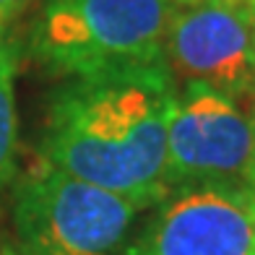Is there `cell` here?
Returning a JSON list of instances; mask_svg holds the SVG:
<instances>
[{
	"mask_svg": "<svg viewBox=\"0 0 255 255\" xmlns=\"http://www.w3.org/2000/svg\"><path fill=\"white\" fill-rule=\"evenodd\" d=\"M175 97L167 65L68 76L50 94L39 159L138 208L164 203Z\"/></svg>",
	"mask_w": 255,
	"mask_h": 255,
	"instance_id": "1",
	"label": "cell"
},
{
	"mask_svg": "<svg viewBox=\"0 0 255 255\" xmlns=\"http://www.w3.org/2000/svg\"><path fill=\"white\" fill-rule=\"evenodd\" d=\"M175 0H44L29 31L34 60L57 76L167 65Z\"/></svg>",
	"mask_w": 255,
	"mask_h": 255,
	"instance_id": "2",
	"label": "cell"
},
{
	"mask_svg": "<svg viewBox=\"0 0 255 255\" xmlns=\"http://www.w3.org/2000/svg\"><path fill=\"white\" fill-rule=\"evenodd\" d=\"M138 211L123 195L42 159L13 193V222L29 255H125Z\"/></svg>",
	"mask_w": 255,
	"mask_h": 255,
	"instance_id": "3",
	"label": "cell"
},
{
	"mask_svg": "<svg viewBox=\"0 0 255 255\" xmlns=\"http://www.w3.org/2000/svg\"><path fill=\"white\" fill-rule=\"evenodd\" d=\"M167 190H250L255 185V115L206 84L177 91L167 128Z\"/></svg>",
	"mask_w": 255,
	"mask_h": 255,
	"instance_id": "4",
	"label": "cell"
},
{
	"mask_svg": "<svg viewBox=\"0 0 255 255\" xmlns=\"http://www.w3.org/2000/svg\"><path fill=\"white\" fill-rule=\"evenodd\" d=\"M169 73L235 102L255 94L253 0H203L175 10L164 39Z\"/></svg>",
	"mask_w": 255,
	"mask_h": 255,
	"instance_id": "5",
	"label": "cell"
},
{
	"mask_svg": "<svg viewBox=\"0 0 255 255\" xmlns=\"http://www.w3.org/2000/svg\"><path fill=\"white\" fill-rule=\"evenodd\" d=\"M125 255H255V216L248 190L172 193L156 222Z\"/></svg>",
	"mask_w": 255,
	"mask_h": 255,
	"instance_id": "6",
	"label": "cell"
},
{
	"mask_svg": "<svg viewBox=\"0 0 255 255\" xmlns=\"http://www.w3.org/2000/svg\"><path fill=\"white\" fill-rule=\"evenodd\" d=\"M16 71H18V44L13 37H3L0 42V190L13 177L16 167V138H18V118H16Z\"/></svg>",
	"mask_w": 255,
	"mask_h": 255,
	"instance_id": "7",
	"label": "cell"
},
{
	"mask_svg": "<svg viewBox=\"0 0 255 255\" xmlns=\"http://www.w3.org/2000/svg\"><path fill=\"white\" fill-rule=\"evenodd\" d=\"M29 3H31V0H0V13H5V16L13 18V16L21 13V10H24Z\"/></svg>",
	"mask_w": 255,
	"mask_h": 255,
	"instance_id": "8",
	"label": "cell"
},
{
	"mask_svg": "<svg viewBox=\"0 0 255 255\" xmlns=\"http://www.w3.org/2000/svg\"><path fill=\"white\" fill-rule=\"evenodd\" d=\"M8 24H10V16L0 13V42H3V37L8 34Z\"/></svg>",
	"mask_w": 255,
	"mask_h": 255,
	"instance_id": "9",
	"label": "cell"
},
{
	"mask_svg": "<svg viewBox=\"0 0 255 255\" xmlns=\"http://www.w3.org/2000/svg\"><path fill=\"white\" fill-rule=\"evenodd\" d=\"M0 255H29V253H21V250H16V248H0Z\"/></svg>",
	"mask_w": 255,
	"mask_h": 255,
	"instance_id": "10",
	"label": "cell"
},
{
	"mask_svg": "<svg viewBox=\"0 0 255 255\" xmlns=\"http://www.w3.org/2000/svg\"><path fill=\"white\" fill-rule=\"evenodd\" d=\"M248 195H250V206H253V216H255V185L248 190Z\"/></svg>",
	"mask_w": 255,
	"mask_h": 255,
	"instance_id": "11",
	"label": "cell"
},
{
	"mask_svg": "<svg viewBox=\"0 0 255 255\" xmlns=\"http://www.w3.org/2000/svg\"><path fill=\"white\" fill-rule=\"evenodd\" d=\"M180 5H195V3H203V0H175Z\"/></svg>",
	"mask_w": 255,
	"mask_h": 255,
	"instance_id": "12",
	"label": "cell"
},
{
	"mask_svg": "<svg viewBox=\"0 0 255 255\" xmlns=\"http://www.w3.org/2000/svg\"><path fill=\"white\" fill-rule=\"evenodd\" d=\"M253 5H255V0H253Z\"/></svg>",
	"mask_w": 255,
	"mask_h": 255,
	"instance_id": "13",
	"label": "cell"
}]
</instances>
